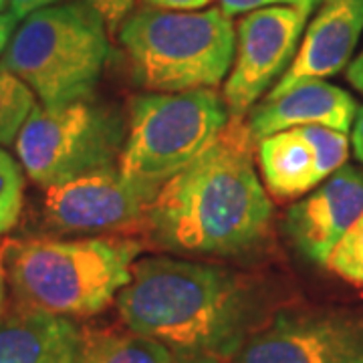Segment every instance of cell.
<instances>
[{
    "instance_id": "obj_10",
    "label": "cell",
    "mask_w": 363,
    "mask_h": 363,
    "mask_svg": "<svg viewBox=\"0 0 363 363\" xmlns=\"http://www.w3.org/2000/svg\"><path fill=\"white\" fill-rule=\"evenodd\" d=\"M152 200L154 194L111 168L45 188L43 214L59 233H121L143 222Z\"/></svg>"
},
{
    "instance_id": "obj_15",
    "label": "cell",
    "mask_w": 363,
    "mask_h": 363,
    "mask_svg": "<svg viewBox=\"0 0 363 363\" xmlns=\"http://www.w3.org/2000/svg\"><path fill=\"white\" fill-rule=\"evenodd\" d=\"M259 162L267 190L281 200L307 194L323 182L315 150L301 128L277 131L260 140Z\"/></svg>"
},
{
    "instance_id": "obj_24",
    "label": "cell",
    "mask_w": 363,
    "mask_h": 363,
    "mask_svg": "<svg viewBox=\"0 0 363 363\" xmlns=\"http://www.w3.org/2000/svg\"><path fill=\"white\" fill-rule=\"evenodd\" d=\"M154 9H166V11H198L210 4V0H145Z\"/></svg>"
},
{
    "instance_id": "obj_29",
    "label": "cell",
    "mask_w": 363,
    "mask_h": 363,
    "mask_svg": "<svg viewBox=\"0 0 363 363\" xmlns=\"http://www.w3.org/2000/svg\"><path fill=\"white\" fill-rule=\"evenodd\" d=\"M6 6V0H0V13H2V9Z\"/></svg>"
},
{
    "instance_id": "obj_12",
    "label": "cell",
    "mask_w": 363,
    "mask_h": 363,
    "mask_svg": "<svg viewBox=\"0 0 363 363\" xmlns=\"http://www.w3.org/2000/svg\"><path fill=\"white\" fill-rule=\"evenodd\" d=\"M363 35V0H319L297 55L267 95H277L303 79L337 75L350 65Z\"/></svg>"
},
{
    "instance_id": "obj_7",
    "label": "cell",
    "mask_w": 363,
    "mask_h": 363,
    "mask_svg": "<svg viewBox=\"0 0 363 363\" xmlns=\"http://www.w3.org/2000/svg\"><path fill=\"white\" fill-rule=\"evenodd\" d=\"M128 130L105 105L79 99L63 105H37L14 147L25 174L43 188L85 174L111 169Z\"/></svg>"
},
{
    "instance_id": "obj_16",
    "label": "cell",
    "mask_w": 363,
    "mask_h": 363,
    "mask_svg": "<svg viewBox=\"0 0 363 363\" xmlns=\"http://www.w3.org/2000/svg\"><path fill=\"white\" fill-rule=\"evenodd\" d=\"M79 363H172L169 351L154 339L125 329L83 331Z\"/></svg>"
},
{
    "instance_id": "obj_26",
    "label": "cell",
    "mask_w": 363,
    "mask_h": 363,
    "mask_svg": "<svg viewBox=\"0 0 363 363\" xmlns=\"http://www.w3.org/2000/svg\"><path fill=\"white\" fill-rule=\"evenodd\" d=\"M351 142H353V152L355 157L363 164V107L355 113L353 119V133H351Z\"/></svg>"
},
{
    "instance_id": "obj_19",
    "label": "cell",
    "mask_w": 363,
    "mask_h": 363,
    "mask_svg": "<svg viewBox=\"0 0 363 363\" xmlns=\"http://www.w3.org/2000/svg\"><path fill=\"white\" fill-rule=\"evenodd\" d=\"M325 267L345 283L363 289V216L331 250Z\"/></svg>"
},
{
    "instance_id": "obj_2",
    "label": "cell",
    "mask_w": 363,
    "mask_h": 363,
    "mask_svg": "<svg viewBox=\"0 0 363 363\" xmlns=\"http://www.w3.org/2000/svg\"><path fill=\"white\" fill-rule=\"evenodd\" d=\"M252 140L242 117H230L190 166L169 178L145 210L157 247L198 257H234L264 238L272 204L255 172Z\"/></svg>"
},
{
    "instance_id": "obj_9",
    "label": "cell",
    "mask_w": 363,
    "mask_h": 363,
    "mask_svg": "<svg viewBox=\"0 0 363 363\" xmlns=\"http://www.w3.org/2000/svg\"><path fill=\"white\" fill-rule=\"evenodd\" d=\"M319 0L274 4L247 13L236 28L233 69L222 99L230 117H242L272 81L285 75Z\"/></svg>"
},
{
    "instance_id": "obj_25",
    "label": "cell",
    "mask_w": 363,
    "mask_h": 363,
    "mask_svg": "<svg viewBox=\"0 0 363 363\" xmlns=\"http://www.w3.org/2000/svg\"><path fill=\"white\" fill-rule=\"evenodd\" d=\"M16 18L13 13H0V55L6 51L9 43L13 39L14 28H16Z\"/></svg>"
},
{
    "instance_id": "obj_14",
    "label": "cell",
    "mask_w": 363,
    "mask_h": 363,
    "mask_svg": "<svg viewBox=\"0 0 363 363\" xmlns=\"http://www.w3.org/2000/svg\"><path fill=\"white\" fill-rule=\"evenodd\" d=\"M83 329L73 319L14 303L0 313V363H79Z\"/></svg>"
},
{
    "instance_id": "obj_3",
    "label": "cell",
    "mask_w": 363,
    "mask_h": 363,
    "mask_svg": "<svg viewBox=\"0 0 363 363\" xmlns=\"http://www.w3.org/2000/svg\"><path fill=\"white\" fill-rule=\"evenodd\" d=\"M142 248L140 240L125 236L6 242L14 303L69 319L99 315L131 281Z\"/></svg>"
},
{
    "instance_id": "obj_27",
    "label": "cell",
    "mask_w": 363,
    "mask_h": 363,
    "mask_svg": "<svg viewBox=\"0 0 363 363\" xmlns=\"http://www.w3.org/2000/svg\"><path fill=\"white\" fill-rule=\"evenodd\" d=\"M347 81L355 89L363 93V49L362 52L347 65Z\"/></svg>"
},
{
    "instance_id": "obj_18",
    "label": "cell",
    "mask_w": 363,
    "mask_h": 363,
    "mask_svg": "<svg viewBox=\"0 0 363 363\" xmlns=\"http://www.w3.org/2000/svg\"><path fill=\"white\" fill-rule=\"evenodd\" d=\"M25 206V169L0 147V236L9 234L21 220Z\"/></svg>"
},
{
    "instance_id": "obj_5",
    "label": "cell",
    "mask_w": 363,
    "mask_h": 363,
    "mask_svg": "<svg viewBox=\"0 0 363 363\" xmlns=\"http://www.w3.org/2000/svg\"><path fill=\"white\" fill-rule=\"evenodd\" d=\"M109 52V33L97 13L67 2L26 16L0 65L23 79L43 105H63L89 99Z\"/></svg>"
},
{
    "instance_id": "obj_28",
    "label": "cell",
    "mask_w": 363,
    "mask_h": 363,
    "mask_svg": "<svg viewBox=\"0 0 363 363\" xmlns=\"http://www.w3.org/2000/svg\"><path fill=\"white\" fill-rule=\"evenodd\" d=\"M6 283H9V274H6L4 247H0V313L4 311V305H6Z\"/></svg>"
},
{
    "instance_id": "obj_4",
    "label": "cell",
    "mask_w": 363,
    "mask_h": 363,
    "mask_svg": "<svg viewBox=\"0 0 363 363\" xmlns=\"http://www.w3.org/2000/svg\"><path fill=\"white\" fill-rule=\"evenodd\" d=\"M133 81L152 93L214 89L236 51L233 16L220 9H142L119 28Z\"/></svg>"
},
{
    "instance_id": "obj_21",
    "label": "cell",
    "mask_w": 363,
    "mask_h": 363,
    "mask_svg": "<svg viewBox=\"0 0 363 363\" xmlns=\"http://www.w3.org/2000/svg\"><path fill=\"white\" fill-rule=\"evenodd\" d=\"M79 2H83L93 13H97V16L107 26L109 35L121 28L135 6V0H79Z\"/></svg>"
},
{
    "instance_id": "obj_13",
    "label": "cell",
    "mask_w": 363,
    "mask_h": 363,
    "mask_svg": "<svg viewBox=\"0 0 363 363\" xmlns=\"http://www.w3.org/2000/svg\"><path fill=\"white\" fill-rule=\"evenodd\" d=\"M355 99L323 79H303L277 95H267L248 117V131L260 142L277 131L325 125L347 133L355 119Z\"/></svg>"
},
{
    "instance_id": "obj_22",
    "label": "cell",
    "mask_w": 363,
    "mask_h": 363,
    "mask_svg": "<svg viewBox=\"0 0 363 363\" xmlns=\"http://www.w3.org/2000/svg\"><path fill=\"white\" fill-rule=\"evenodd\" d=\"M301 0H218V9L222 13H226L228 16L234 14L250 13L257 9H264V6H274V4H295Z\"/></svg>"
},
{
    "instance_id": "obj_1",
    "label": "cell",
    "mask_w": 363,
    "mask_h": 363,
    "mask_svg": "<svg viewBox=\"0 0 363 363\" xmlns=\"http://www.w3.org/2000/svg\"><path fill=\"white\" fill-rule=\"evenodd\" d=\"M116 303L121 323L164 345L172 363H230L274 313L245 274L172 257L135 260Z\"/></svg>"
},
{
    "instance_id": "obj_11",
    "label": "cell",
    "mask_w": 363,
    "mask_h": 363,
    "mask_svg": "<svg viewBox=\"0 0 363 363\" xmlns=\"http://www.w3.org/2000/svg\"><path fill=\"white\" fill-rule=\"evenodd\" d=\"M363 216V172L343 166L303 200L289 208L285 230L297 250L325 264L331 250Z\"/></svg>"
},
{
    "instance_id": "obj_23",
    "label": "cell",
    "mask_w": 363,
    "mask_h": 363,
    "mask_svg": "<svg viewBox=\"0 0 363 363\" xmlns=\"http://www.w3.org/2000/svg\"><path fill=\"white\" fill-rule=\"evenodd\" d=\"M59 0H9L11 4V13L14 14L16 21H25L26 16H30L33 13H37L40 9H47L57 4Z\"/></svg>"
},
{
    "instance_id": "obj_6",
    "label": "cell",
    "mask_w": 363,
    "mask_h": 363,
    "mask_svg": "<svg viewBox=\"0 0 363 363\" xmlns=\"http://www.w3.org/2000/svg\"><path fill=\"white\" fill-rule=\"evenodd\" d=\"M230 119L214 89L143 93L131 101L119 174L150 194L190 166Z\"/></svg>"
},
{
    "instance_id": "obj_8",
    "label": "cell",
    "mask_w": 363,
    "mask_h": 363,
    "mask_svg": "<svg viewBox=\"0 0 363 363\" xmlns=\"http://www.w3.org/2000/svg\"><path fill=\"white\" fill-rule=\"evenodd\" d=\"M230 363H363V311L277 309Z\"/></svg>"
},
{
    "instance_id": "obj_20",
    "label": "cell",
    "mask_w": 363,
    "mask_h": 363,
    "mask_svg": "<svg viewBox=\"0 0 363 363\" xmlns=\"http://www.w3.org/2000/svg\"><path fill=\"white\" fill-rule=\"evenodd\" d=\"M303 133L311 142L317 164H319V174L327 180L331 174H335L339 168L345 166L347 156H350V140L347 133L325 128V125H303Z\"/></svg>"
},
{
    "instance_id": "obj_17",
    "label": "cell",
    "mask_w": 363,
    "mask_h": 363,
    "mask_svg": "<svg viewBox=\"0 0 363 363\" xmlns=\"http://www.w3.org/2000/svg\"><path fill=\"white\" fill-rule=\"evenodd\" d=\"M35 107V91L23 79L0 65V145L16 142Z\"/></svg>"
}]
</instances>
